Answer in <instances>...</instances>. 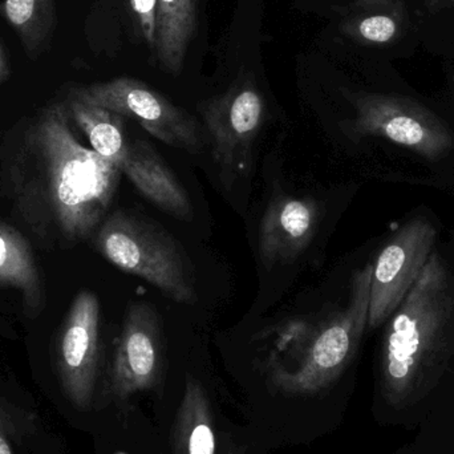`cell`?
<instances>
[{
	"mask_svg": "<svg viewBox=\"0 0 454 454\" xmlns=\"http://www.w3.org/2000/svg\"><path fill=\"white\" fill-rule=\"evenodd\" d=\"M120 175L116 165L77 141L67 103H55L11 149L3 189L19 220L40 240L76 243L106 220Z\"/></svg>",
	"mask_w": 454,
	"mask_h": 454,
	"instance_id": "obj_1",
	"label": "cell"
},
{
	"mask_svg": "<svg viewBox=\"0 0 454 454\" xmlns=\"http://www.w3.org/2000/svg\"><path fill=\"white\" fill-rule=\"evenodd\" d=\"M380 352V384L392 407L426 396L454 354V278L437 251L389 317Z\"/></svg>",
	"mask_w": 454,
	"mask_h": 454,
	"instance_id": "obj_2",
	"label": "cell"
},
{
	"mask_svg": "<svg viewBox=\"0 0 454 454\" xmlns=\"http://www.w3.org/2000/svg\"><path fill=\"white\" fill-rule=\"evenodd\" d=\"M372 263L355 272L347 304L314 327L288 330L282 348L291 364L270 365L272 383L288 395H315L328 388L354 359L368 327Z\"/></svg>",
	"mask_w": 454,
	"mask_h": 454,
	"instance_id": "obj_3",
	"label": "cell"
},
{
	"mask_svg": "<svg viewBox=\"0 0 454 454\" xmlns=\"http://www.w3.org/2000/svg\"><path fill=\"white\" fill-rule=\"evenodd\" d=\"M95 245L117 269L143 278L176 303H197L196 279L185 250L145 215L112 213L98 226Z\"/></svg>",
	"mask_w": 454,
	"mask_h": 454,
	"instance_id": "obj_4",
	"label": "cell"
},
{
	"mask_svg": "<svg viewBox=\"0 0 454 454\" xmlns=\"http://www.w3.org/2000/svg\"><path fill=\"white\" fill-rule=\"evenodd\" d=\"M343 95L355 109V119L344 125L349 137L387 138L429 161H439L454 149L450 125L415 98L352 90Z\"/></svg>",
	"mask_w": 454,
	"mask_h": 454,
	"instance_id": "obj_5",
	"label": "cell"
},
{
	"mask_svg": "<svg viewBox=\"0 0 454 454\" xmlns=\"http://www.w3.org/2000/svg\"><path fill=\"white\" fill-rule=\"evenodd\" d=\"M71 95L135 120L157 140L173 148L197 153L204 145L201 128L194 117L140 80L117 77L74 88Z\"/></svg>",
	"mask_w": 454,
	"mask_h": 454,
	"instance_id": "obj_6",
	"label": "cell"
},
{
	"mask_svg": "<svg viewBox=\"0 0 454 454\" xmlns=\"http://www.w3.org/2000/svg\"><path fill=\"white\" fill-rule=\"evenodd\" d=\"M436 240V227L424 217L407 221L387 240L372 262L367 328L386 325L399 309L418 282Z\"/></svg>",
	"mask_w": 454,
	"mask_h": 454,
	"instance_id": "obj_7",
	"label": "cell"
},
{
	"mask_svg": "<svg viewBox=\"0 0 454 454\" xmlns=\"http://www.w3.org/2000/svg\"><path fill=\"white\" fill-rule=\"evenodd\" d=\"M209 133L212 156L226 188L247 169L254 143L263 124L264 101L253 82H237L200 106Z\"/></svg>",
	"mask_w": 454,
	"mask_h": 454,
	"instance_id": "obj_8",
	"label": "cell"
},
{
	"mask_svg": "<svg viewBox=\"0 0 454 454\" xmlns=\"http://www.w3.org/2000/svg\"><path fill=\"white\" fill-rule=\"evenodd\" d=\"M164 336L156 309L146 301L128 306L109 371V395L125 402L151 391L162 378Z\"/></svg>",
	"mask_w": 454,
	"mask_h": 454,
	"instance_id": "obj_9",
	"label": "cell"
},
{
	"mask_svg": "<svg viewBox=\"0 0 454 454\" xmlns=\"http://www.w3.org/2000/svg\"><path fill=\"white\" fill-rule=\"evenodd\" d=\"M100 355V303L88 290L80 291L69 307L59 339L58 368L69 402L90 410L98 380Z\"/></svg>",
	"mask_w": 454,
	"mask_h": 454,
	"instance_id": "obj_10",
	"label": "cell"
},
{
	"mask_svg": "<svg viewBox=\"0 0 454 454\" xmlns=\"http://www.w3.org/2000/svg\"><path fill=\"white\" fill-rule=\"evenodd\" d=\"M319 205L311 199L278 196L259 227V255L267 270L298 258L314 239Z\"/></svg>",
	"mask_w": 454,
	"mask_h": 454,
	"instance_id": "obj_11",
	"label": "cell"
},
{
	"mask_svg": "<svg viewBox=\"0 0 454 454\" xmlns=\"http://www.w3.org/2000/svg\"><path fill=\"white\" fill-rule=\"evenodd\" d=\"M120 172L148 201L168 215L181 221L193 218L188 192L148 141H129Z\"/></svg>",
	"mask_w": 454,
	"mask_h": 454,
	"instance_id": "obj_12",
	"label": "cell"
},
{
	"mask_svg": "<svg viewBox=\"0 0 454 454\" xmlns=\"http://www.w3.org/2000/svg\"><path fill=\"white\" fill-rule=\"evenodd\" d=\"M405 0H355L341 11L340 29L357 44H396L410 28Z\"/></svg>",
	"mask_w": 454,
	"mask_h": 454,
	"instance_id": "obj_13",
	"label": "cell"
},
{
	"mask_svg": "<svg viewBox=\"0 0 454 454\" xmlns=\"http://www.w3.org/2000/svg\"><path fill=\"white\" fill-rule=\"evenodd\" d=\"M0 287L15 288L24 312L37 317L45 309V288L28 239L15 227L0 223Z\"/></svg>",
	"mask_w": 454,
	"mask_h": 454,
	"instance_id": "obj_14",
	"label": "cell"
},
{
	"mask_svg": "<svg viewBox=\"0 0 454 454\" xmlns=\"http://www.w3.org/2000/svg\"><path fill=\"white\" fill-rule=\"evenodd\" d=\"M199 27V0H157L154 48L160 66L178 76Z\"/></svg>",
	"mask_w": 454,
	"mask_h": 454,
	"instance_id": "obj_15",
	"label": "cell"
},
{
	"mask_svg": "<svg viewBox=\"0 0 454 454\" xmlns=\"http://www.w3.org/2000/svg\"><path fill=\"white\" fill-rule=\"evenodd\" d=\"M173 454H215V420L207 391L188 376L172 429Z\"/></svg>",
	"mask_w": 454,
	"mask_h": 454,
	"instance_id": "obj_16",
	"label": "cell"
},
{
	"mask_svg": "<svg viewBox=\"0 0 454 454\" xmlns=\"http://www.w3.org/2000/svg\"><path fill=\"white\" fill-rule=\"evenodd\" d=\"M67 106L71 120L87 136L90 149L120 169L129 145L125 137V117L72 95Z\"/></svg>",
	"mask_w": 454,
	"mask_h": 454,
	"instance_id": "obj_17",
	"label": "cell"
},
{
	"mask_svg": "<svg viewBox=\"0 0 454 454\" xmlns=\"http://www.w3.org/2000/svg\"><path fill=\"white\" fill-rule=\"evenodd\" d=\"M3 12L27 53L37 55L55 23V0H5Z\"/></svg>",
	"mask_w": 454,
	"mask_h": 454,
	"instance_id": "obj_18",
	"label": "cell"
},
{
	"mask_svg": "<svg viewBox=\"0 0 454 454\" xmlns=\"http://www.w3.org/2000/svg\"><path fill=\"white\" fill-rule=\"evenodd\" d=\"M156 2L157 0H132L133 11L137 16L141 34L152 50L154 48L156 36Z\"/></svg>",
	"mask_w": 454,
	"mask_h": 454,
	"instance_id": "obj_19",
	"label": "cell"
},
{
	"mask_svg": "<svg viewBox=\"0 0 454 454\" xmlns=\"http://www.w3.org/2000/svg\"><path fill=\"white\" fill-rule=\"evenodd\" d=\"M423 3L431 13L454 11V0H423Z\"/></svg>",
	"mask_w": 454,
	"mask_h": 454,
	"instance_id": "obj_20",
	"label": "cell"
},
{
	"mask_svg": "<svg viewBox=\"0 0 454 454\" xmlns=\"http://www.w3.org/2000/svg\"><path fill=\"white\" fill-rule=\"evenodd\" d=\"M8 74H10V69H8L7 59H5L2 44H0V82H4Z\"/></svg>",
	"mask_w": 454,
	"mask_h": 454,
	"instance_id": "obj_21",
	"label": "cell"
},
{
	"mask_svg": "<svg viewBox=\"0 0 454 454\" xmlns=\"http://www.w3.org/2000/svg\"><path fill=\"white\" fill-rule=\"evenodd\" d=\"M0 454H13L12 448H11L4 431H3L2 424H0Z\"/></svg>",
	"mask_w": 454,
	"mask_h": 454,
	"instance_id": "obj_22",
	"label": "cell"
},
{
	"mask_svg": "<svg viewBox=\"0 0 454 454\" xmlns=\"http://www.w3.org/2000/svg\"><path fill=\"white\" fill-rule=\"evenodd\" d=\"M116 454H128V453H124V452H117Z\"/></svg>",
	"mask_w": 454,
	"mask_h": 454,
	"instance_id": "obj_23",
	"label": "cell"
},
{
	"mask_svg": "<svg viewBox=\"0 0 454 454\" xmlns=\"http://www.w3.org/2000/svg\"><path fill=\"white\" fill-rule=\"evenodd\" d=\"M229 454H231V453H229Z\"/></svg>",
	"mask_w": 454,
	"mask_h": 454,
	"instance_id": "obj_24",
	"label": "cell"
}]
</instances>
